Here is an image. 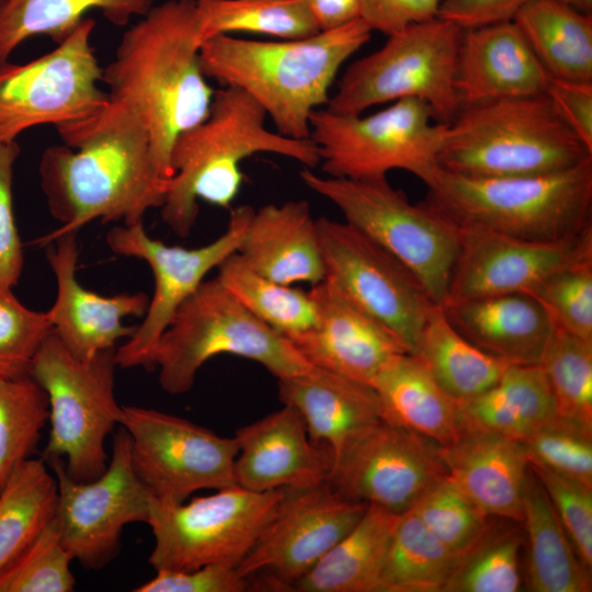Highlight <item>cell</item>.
<instances>
[{
    "mask_svg": "<svg viewBox=\"0 0 592 592\" xmlns=\"http://www.w3.org/2000/svg\"><path fill=\"white\" fill-rule=\"evenodd\" d=\"M56 129L64 144L44 150L38 170L60 227L36 243L46 246L95 219L136 224L163 205L170 179L160 174L148 133L133 113L109 100L95 114Z\"/></svg>",
    "mask_w": 592,
    "mask_h": 592,
    "instance_id": "obj_1",
    "label": "cell"
},
{
    "mask_svg": "<svg viewBox=\"0 0 592 592\" xmlns=\"http://www.w3.org/2000/svg\"><path fill=\"white\" fill-rule=\"evenodd\" d=\"M201 45L194 1L168 0L123 34L114 59L103 69L109 100L144 125L166 179L172 177L174 140L208 115L215 93L202 69Z\"/></svg>",
    "mask_w": 592,
    "mask_h": 592,
    "instance_id": "obj_2",
    "label": "cell"
},
{
    "mask_svg": "<svg viewBox=\"0 0 592 592\" xmlns=\"http://www.w3.org/2000/svg\"><path fill=\"white\" fill-rule=\"evenodd\" d=\"M360 18L296 39L255 41L216 35L201 45L206 78L249 94L270 115L277 133L310 138V115L327 105L342 65L371 38Z\"/></svg>",
    "mask_w": 592,
    "mask_h": 592,
    "instance_id": "obj_3",
    "label": "cell"
},
{
    "mask_svg": "<svg viewBox=\"0 0 592 592\" xmlns=\"http://www.w3.org/2000/svg\"><path fill=\"white\" fill-rule=\"evenodd\" d=\"M264 110L244 91H215L208 115L180 134L170 152L172 177L161 208L163 221L180 238L190 236L198 216V200L228 208L243 173L240 162L259 152L291 158L306 168L320 164L317 146L265 127Z\"/></svg>",
    "mask_w": 592,
    "mask_h": 592,
    "instance_id": "obj_4",
    "label": "cell"
},
{
    "mask_svg": "<svg viewBox=\"0 0 592 592\" xmlns=\"http://www.w3.org/2000/svg\"><path fill=\"white\" fill-rule=\"evenodd\" d=\"M426 187L422 203L458 229L556 242L592 226V158L522 177H467L440 168Z\"/></svg>",
    "mask_w": 592,
    "mask_h": 592,
    "instance_id": "obj_5",
    "label": "cell"
},
{
    "mask_svg": "<svg viewBox=\"0 0 592 592\" xmlns=\"http://www.w3.org/2000/svg\"><path fill=\"white\" fill-rule=\"evenodd\" d=\"M592 158L546 94L462 106L446 124L441 169L479 178L536 175Z\"/></svg>",
    "mask_w": 592,
    "mask_h": 592,
    "instance_id": "obj_6",
    "label": "cell"
},
{
    "mask_svg": "<svg viewBox=\"0 0 592 592\" xmlns=\"http://www.w3.org/2000/svg\"><path fill=\"white\" fill-rule=\"evenodd\" d=\"M219 354L261 364L277 379L308 372L292 342L248 311L217 278L204 280L180 306L152 355L171 395L189 391L200 368Z\"/></svg>",
    "mask_w": 592,
    "mask_h": 592,
    "instance_id": "obj_7",
    "label": "cell"
},
{
    "mask_svg": "<svg viewBox=\"0 0 592 592\" xmlns=\"http://www.w3.org/2000/svg\"><path fill=\"white\" fill-rule=\"evenodd\" d=\"M463 30L436 16L389 35L379 49L348 67L326 109L361 114L378 104L418 99L439 123L448 124L462 107L456 67Z\"/></svg>",
    "mask_w": 592,
    "mask_h": 592,
    "instance_id": "obj_8",
    "label": "cell"
},
{
    "mask_svg": "<svg viewBox=\"0 0 592 592\" xmlns=\"http://www.w3.org/2000/svg\"><path fill=\"white\" fill-rule=\"evenodd\" d=\"M299 177L312 192L333 203L344 221L403 263L435 304L445 303L459 246L455 225L422 202L411 204L387 178L321 177L308 168Z\"/></svg>",
    "mask_w": 592,
    "mask_h": 592,
    "instance_id": "obj_9",
    "label": "cell"
},
{
    "mask_svg": "<svg viewBox=\"0 0 592 592\" xmlns=\"http://www.w3.org/2000/svg\"><path fill=\"white\" fill-rule=\"evenodd\" d=\"M115 350L79 360L53 332L32 363L31 376L49 402L50 430L43 458H61L67 474L78 481L105 471V440L121 424L122 406L114 394Z\"/></svg>",
    "mask_w": 592,
    "mask_h": 592,
    "instance_id": "obj_10",
    "label": "cell"
},
{
    "mask_svg": "<svg viewBox=\"0 0 592 592\" xmlns=\"http://www.w3.org/2000/svg\"><path fill=\"white\" fill-rule=\"evenodd\" d=\"M445 127L418 99H401L367 115L326 107L310 115V139L321 169L329 177L357 180L384 179L398 169L426 185L440 169Z\"/></svg>",
    "mask_w": 592,
    "mask_h": 592,
    "instance_id": "obj_11",
    "label": "cell"
},
{
    "mask_svg": "<svg viewBox=\"0 0 592 592\" xmlns=\"http://www.w3.org/2000/svg\"><path fill=\"white\" fill-rule=\"evenodd\" d=\"M284 489L255 492L232 486L179 503L152 498L148 562L156 570L206 565L237 568L272 516Z\"/></svg>",
    "mask_w": 592,
    "mask_h": 592,
    "instance_id": "obj_12",
    "label": "cell"
},
{
    "mask_svg": "<svg viewBox=\"0 0 592 592\" xmlns=\"http://www.w3.org/2000/svg\"><path fill=\"white\" fill-rule=\"evenodd\" d=\"M94 20L83 19L49 53L26 64L0 62V141L44 124L58 127L87 118L109 102L90 38Z\"/></svg>",
    "mask_w": 592,
    "mask_h": 592,
    "instance_id": "obj_13",
    "label": "cell"
},
{
    "mask_svg": "<svg viewBox=\"0 0 592 592\" xmlns=\"http://www.w3.org/2000/svg\"><path fill=\"white\" fill-rule=\"evenodd\" d=\"M44 460L57 481L55 519L64 546L83 568L103 569L119 554L124 527L148 522L153 498L133 469L127 431L115 433L107 467L93 480L72 479L59 457Z\"/></svg>",
    "mask_w": 592,
    "mask_h": 592,
    "instance_id": "obj_14",
    "label": "cell"
},
{
    "mask_svg": "<svg viewBox=\"0 0 592 592\" xmlns=\"http://www.w3.org/2000/svg\"><path fill=\"white\" fill-rule=\"evenodd\" d=\"M253 212L249 205L231 208L226 231L194 249L168 246L151 238L143 221L117 226L107 232L109 248L116 254L146 261L155 281L144 321L115 350L116 366L153 368L152 355L160 337L205 276L238 252Z\"/></svg>",
    "mask_w": 592,
    "mask_h": 592,
    "instance_id": "obj_15",
    "label": "cell"
},
{
    "mask_svg": "<svg viewBox=\"0 0 592 592\" xmlns=\"http://www.w3.org/2000/svg\"><path fill=\"white\" fill-rule=\"evenodd\" d=\"M316 221L326 278L413 354L440 305L403 263L361 230L327 217Z\"/></svg>",
    "mask_w": 592,
    "mask_h": 592,
    "instance_id": "obj_16",
    "label": "cell"
},
{
    "mask_svg": "<svg viewBox=\"0 0 592 592\" xmlns=\"http://www.w3.org/2000/svg\"><path fill=\"white\" fill-rule=\"evenodd\" d=\"M119 425L130 439L133 469L157 500L179 503L200 490L237 485L235 437L138 406H122Z\"/></svg>",
    "mask_w": 592,
    "mask_h": 592,
    "instance_id": "obj_17",
    "label": "cell"
},
{
    "mask_svg": "<svg viewBox=\"0 0 592 592\" xmlns=\"http://www.w3.org/2000/svg\"><path fill=\"white\" fill-rule=\"evenodd\" d=\"M445 476L440 444L380 420L332 457L327 482L348 501L398 515Z\"/></svg>",
    "mask_w": 592,
    "mask_h": 592,
    "instance_id": "obj_18",
    "label": "cell"
},
{
    "mask_svg": "<svg viewBox=\"0 0 592 592\" xmlns=\"http://www.w3.org/2000/svg\"><path fill=\"white\" fill-rule=\"evenodd\" d=\"M367 505L341 498L327 481L284 489L257 542L237 566L258 588L292 591L296 581L360 521Z\"/></svg>",
    "mask_w": 592,
    "mask_h": 592,
    "instance_id": "obj_19",
    "label": "cell"
},
{
    "mask_svg": "<svg viewBox=\"0 0 592 592\" xmlns=\"http://www.w3.org/2000/svg\"><path fill=\"white\" fill-rule=\"evenodd\" d=\"M591 259L592 226L556 242L530 241L482 229H459L458 252L445 303L525 293L551 273Z\"/></svg>",
    "mask_w": 592,
    "mask_h": 592,
    "instance_id": "obj_20",
    "label": "cell"
},
{
    "mask_svg": "<svg viewBox=\"0 0 592 592\" xmlns=\"http://www.w3.org/2000/svg\"><path fill=\"white\" fill-rule=\"evenodd\" d=\"M76 235L57 236L46 244L47 261L57 284L55 301L46 314L64 346L86 361L99 352L116 349L118 340L129 338L136 327L125 326L124 318L144 317L150 298L143 292L105 297L83 287L76 275Z\"/></svg>",
    "mask_w": 592,
    "mask_h": 592,
    "instance_id": "obj_21",
    "label": "cell"
},
{
    "mask_svg": "<svg viewBox=\"0 0 592 592\" xmlns=\"http://www.w3.org/2000/svg\"><path fill=\"white\" fill-rule=\"evenodd\" d=\"M309 292L317 307L316 325L288 340L310 365L371 385L390 358L408 353L330 280L311 285Z\"/></svg>",
    "mask_w": 592,
    "mask_h": 592,
    "instance_id": "obj_22",
    "label": "cell"
},
{
    "mask_svg": "<svg viewBox=\"0 0 592 592\" xmlns=\"http://www.w3.org/2000/svg\"><path fill=\"white\" fill-rule=\"evenodd\" d=\"M237 486L255 492L310 487L327 481L332 455L314 443L293 407H283L236 431Z\"/></svg>",
    "mask_w": 592,
    "mask_h": 592,
    "instance_id": "obj_23",
    "label": "cell"
},
{
    "mask_svg": "<svg viewBox=\"0 0 592 592\" xmlns=\"http://www.w3.org/2000/svg\"><path fill=\"white\" fill-rule=\"evenodd\" d=\"M550 79L513 20L463 30L456 67L462 106L545 94Z\"/></svg>",
    "mask_w": 592,
    "mask_h": 592,
    "instance_id": "obj_24",
    "label": "cell"
},
{
    "mask_svg": "<svg viewBox=\"0 0 592 592\" xmlns=\"http://www.w3.org/2000/svg\"><path fill=\"white\" fill-rule=\"evenodd\" d=\"M447 476L487 516L522 522L528 460L521 442L470 426L441 446Z\"/></svg>",
    "mask_w": 592,
    "mask_h": 592,
    "instance_id": "obj_25",
    "label": "cell"
},
{
    "mask_svg": "<svg viewBox=\"0 0 592 592\" xmlns=\"http://www.w3.org/2000/svg\"><path fill=\"white\" fill-rule=\"evenodd\" d=\"M441 307L467 341L510 365H539L555 330L542 305L522 292L447 301Z\"/></svg>",
    "mask_w": 592,
    "mask_h": 592,
    "instance_id": "obj_26",
    "label": "cell"
},
{
    "mask_svg": "<svg viewBox=\"0 0 592 592\" xmlns=\"http://www.w3.org/2000/svg\"><path fill=\"white\" fill-rule=\"evenodd\" d=\"M237 253L254 271L282 284L315 285L326 278L317 221L306 201L254 209Z\"/></svg>",
    "mask_w": 592,
    "mask_h": 592,
    "instance_id": "obj_27",
    "label": "cell"
},
{
    "mask_svg": "<svg viewBox=\"0 0 592 592\" xmlns=\"http://www.w3.org/2000/svg\"><path fill=\"white\" fill-rule=\"evenodd\" d=\"M278 399L300 414L310 440L332 457L356 434L383 420L371 385L312 366L277 379Z\"/></svg>",
    "mask_w": 592,
    "mask_h": 592,
    "instance_id": "obj_28",
    "label": "cell"
},
{
    "mask_svg": "<svg viewBox=\"0 0 592 592\" xmlns=\"http://www.w3.org/2000/svg\"><path fill=\"white\" fill-rule=\"evenodd\" d=\"M383 420L421 434L441 446L458 439L464 420L454 400L419 358L400 353L373 379Z\"/></svg>",
    "mask_w": 592,
    "mask_h": 592,
    "instance_id": "obj_29",
    "label": "cell"
},
{
    "mask_svg": "<svg viewBox=\"0 0 592 592\" xmlns=\"http://www.w3.org/2000/svg\"><path fill=\"white\" fill-rule=\"evenodd\" d=\"M457 403L465 424L519 442L558 415L540 365H508L494 386Z\"/></svg>",
    "mask_w": 592,
    "mask_h": 592,
    "instance_id": "obj_30",
    "label": "cell"
},
{
    "mask_svg": "<svg viewBox=\"0 0 592 592\" xmlns=\"http://www.w3.org/2000/svg\"><path fill=\"white\" fill-rule=\"evenodd\" d=\"M397 514L367 505L354 527L292 588L299 592H377Z\"/></svg>",
    "mask_w": 592,
    "mask_h": 592,
    "instance_id": "obj_31",
    "label": "cell"
},
{
    "mask_svg": "<svg viewBox=\"0 0 592 592\" xmlns=\"http://www.w3.org/2000/svg\"><path fill=\"white\" fill-rule=\"evenodd\" d=\"M521 523L528 544V585L535 592L591 591L590 569L577 555L542 483L526 475Z\"/></svg>",
    "mask_w": 592,
    "mask_h": 592,
    "instance_id": "obj_32",
    "label": "cell"
},
{
    "mask_svg": "<svg viewBox=\"0 0 592 592\" xmlns=\"http://www.w3.org/2000/svg\"><path fill=\"white\" fill-rule=\"evenodd\" d=\"M513 21L551 78L592 82V13L528 0Z\"/></svg>",
    "mask_w": 592,
    "mask_h": 592,
    "instance_id": "obj_33",
    "label": "cell"
},
{
    "mask_svg": "<svg viewBox=\"0 0 592 592\" xmlns=\"http://www.w3.org/2000/svg\"><path fill=\"white\" fill-rule=\"evenodd\" d=\"M153 0H0V62L27 38L47 35L57 44L66 39L91 10L109 22L125 26L144 16Z\"/></svg>",
    "mask_w": 592,
    "mask_h": 592,
    "instance_id": "obj_34",
    "label": "cell"
},
{
    "mask_svg": "<svg viewBox=\"0 0 592 592\" xmlns=\"http://www.w3.org/2000/svg\"><path fill=\"white\" fill-rule=\"evenodd\" d=\"M412 355L457 402L494 386L510 365L467 341L448 322L441 306L430 315Z\"/></svg>",
    "mask_w": 592,
    "mask_h": 592,
    "instance_id": "obj_35",
    "label": "cell"
},
{
    "mask_svg": "<svg viewBox=\"0 0 592 592\" xmlns=\"http://www.w3.org/2000/svg\"><path fill=\"white\" fill-rule=\"evenodd\" d=\"M455 560L412 510L398 514L377 592H442Z\"/></svg>",
    "mask_w": 592,
    "mask_h": 592,
    "instance_id": "obj_36",
    "label": "cell"
},
{
    "mask_svg": "<svg viewBox=\"0 0 592 592\" xmlns=\"http://www.w3.org/2000/svg\"><path fill=\"white\" fill-rule=\"evenodd\" d=\"M57 481L43 458H29L0 491V571L12 562L54 517Z\"/></svg>",
    "mask_w": 592,
    "mask_h": 592,
    "instance_id": "obj_37",
    "label": "cell"
},
{
    "mask_svg": "<svg viewBox=\"0 0 592 592\" xmlns=\"http://www.w3.org/2000/svg\"><path fill=\"white\" fill-rule=\"evenodd\" d=\"M217 269L220 284L248 311L287 339L316 325L317 307L309 291L261 275L237 252Z\"/></svg>",
    "mask_w": 592,
    "mask_h": 592,
    "instance_id": "obj_38",
    "label": "cell"
},
{
    "mask_svg": "<svg viewBox=\"0 0 592 592\" xmlns=\"http://www.w3.org/2000/svg\"><path fill=\"white\" fill-rule=\"evenodd\" d=\"M202 43L236 32L269 35L280 39L311 36L319 31L299 0H193Z\"/></svg>",
    "mask_w": 592,
    "mask_h": 592,
    "instance_id": "obj_39",
    "label": "cell"
},
{
    "mask_svg": "<svg viewBox=\"0 0 592 592\" xmlns=\"http://www.w3.org/2000/svg\"><path fill=\"white\" fill-rule=\"evenodd\" d=\"M490 517L481 535L456 556L442 592H516L523 538L517 527Z\"/></svg>",
    "mask_w": 592,
    "mask_h": 592,
    "instance_id": "obj_40",
    "label": "cell"
},
{
    "mask_svg": "<svg viewBox=\"0 0 592 592\" xmlns=\"http://www.w3.org/2000/svg\"><path fill=\"white\" fill-rule=\"evenodd\" d=\"M48 419L47 394L32 376H0V491L13 470L36 452Z\"/></svg>",
    "mask_w": 592,
    "mask_h": 592,
    "instance_id": "obj_41",
    "label": "cell"
},
{
    "mask_svg": "<svg viewBox=\"0 0 592 592\" xmlns=\"http://www.w3.org/2000/svg\"><path fill=\"white\" fill-rule=\"evenodd\" d=\"M539 365L557 414L592 426V341L555 327Z\"/></svg>",
    "mask_w": 592,
    "mask_h": 592,
    "instance_id": "obj_42",
    "label": "cell"
},
{
    "mask_svg": "<svg viewBox=\"0 0 592 592\" xmlns=\"http://www.w3.org/2000/svg\"><path fill=\"white\" fill-rule=\"evenodd\" d=\"M72 556L62 544L54 517L31 544L0 571V592H71Z\"/></svg>",
    "mask_w": 592,
    "mask_h": 592,
    "instance_id": "obj_43",
    "label": "cell"
},
{
    "mask_svg": "<svg viewBox=\"0 0 592 592\" xmlns=\"http://www.w3.org/2000/svg\"><path fill=\"white\" fill-rule=\"evenodd\" d=\"M521 443L530 465L592 488V426L557 415Z\"/></svg>",
    "mask_w": 592,
    "mask_h": 592,
    "instance_id": "obj_44",
    "label": "cell"
},
{
    "mask_svg": "<svg viewBox=\"0 0 592 592\" xmlns=\"http://www.w3.org/2000/svg\"><path fill=\"white\" fill-rule=\"evenodd\" d=\"M410 510L456 556L481 535L492 517L482 513L448 476L431 486Z\"/></svg>",
    "mask_w": 592,
    "mask_h": 592,
    "instance_id": "obj_45",
    "label": "cell"
},
{
    "mask_svg": "<svg viewBox=\"0 0 592 592\" xmlns=\"http://www.w3.org/2000/svg\"><path fill=\"white\" fill-rule=\"evenodd\" d=\"M525 293L555 327L592 341V259L551 273Z\"/></svg>",
    "mask_w": 592,
    "mask_h": 592,
    "instance_id": "obj_46",
    "label": "cell"
},
{
    "mask_svg": "<svg viewBox=\"0 0 592 592\" xmlns=\"http://www.w3.org/2000/svg\"><path fill=\"white\" fill-rule=\"evenodd\" d=\"M12 289L0 284V376L23 378L54 330L46 312L24 306Z\"/></svg>",
    "mask_w": 592,
    "mask_h": 592,
    "instance_id": "obj_47",
    "label": "cell"
},
{
    "mask_svg": "<svg viewBox=\"0 0 592 592\" xmlns=\"http://www.w3.org/2000/svg\"><path fill=\"white\" fill-rule=\"evenodd\" d=\"M530 467L546 491L580 560L591 569L592 488L548 469Z\"/></svg>",
    "mask_w": 592,
    "mask_h": 592,
    "instance_id": "obj_48",
    "label": "cell"
},
{
    "mask_svg": "<svg viewBox=\"0 0 592 592\" xmlns=\"http://www.w3.org/2000/svg\"><path fill=\"white\" fill-rule=\"evenodd\" d=\"M20 152L16 140L0 141V284L11 287L19 283L24 265L13 209V173Z\"/></svg>",
    "mask_w": 592,
    "mask_h": 592,
    "instance_id": "obj_49",
    "label": "cell"
},
{
    "mask_svg": "<svg viewBox=\"0 0 592 592\" xmlns=\"http://www.w3.org/2000/svg\"><path fill=\"white\" fill-rule=\"evenodd\" d=\"M248 579L225 565H206L192 570H159L135 592H242Z\"/></svg>",
    "mask_w": 592,
    "mask_h": 592,
    "instance_id": "obj_50",
    "label": "cell"
},
{
    "mask_svg": "<svg viewBox=\"0 0 592 592\" xmlns=\"http://www.w3.org/2000/svg\"><path fill=\"white\" fill-rule=\"evenodd\" d=\"M442 0H360L361 19L387 36L437 16Z\"/></svg>",
    "mask_w": 592,
    "mask_h": 592,
    "instance_id": "obj_51",
    "label": "cell"
},
{
    "mask_svg": "<svg viewBox=\"0 0 592 592\" xmlns=\"http://www.w3.org/2000/svg\"><path fill=\"white\" fill-rule=\"evenodd\" d=\"M545 94L561 119L592 151V82L551 78Z\"/></svg>",
    "mask_w": 592,
    "mask_h": 592,
    "instance_id": "obj_52",
    "label": "cell"
},
{
    "mask_svg": "<svg viewBox=\"0 0 592 592\" xmlns=\"http://www.w3.org/2000/svg\"><path fill=\"white\" fill-rule=\"evenodd\" d=\"M528 0H442L437 16L462 29L513 20Z\"/></svg>",
    "mask_w": 592,
    "mask_h": 592,
    "instance_id": "obj_53",
    "label": "cell"
},
{
    "mask_svg": "<svg viewBox=\"0 0 592 592\" xmlns=\"http://www.w3.org/2000/svg\"><path fill=\"white\" fill-rule=\"evenodd\" d=\"M319 31L340 27L361 18L360 0H299Z\"/></svg>",
    "mask_w": 592,
    "mask_h": 592,
    "instance_id": "obj_54",
    "label": "cell"
},
{
    "mask_svg": "<svg viewBox=\"0 0 592 592\" xmlns=\"http://www.w3.org/2000/svg\"><path fill=\"white\" fill-rule=\"evenodd\" d=\"M584 13H592V0H555Z\"/></svg>",
    "mask_w": 592,
    "mask_h": 592,
    "instance_id": "obj_55",
    "label": "cell"
}]
</instances>
